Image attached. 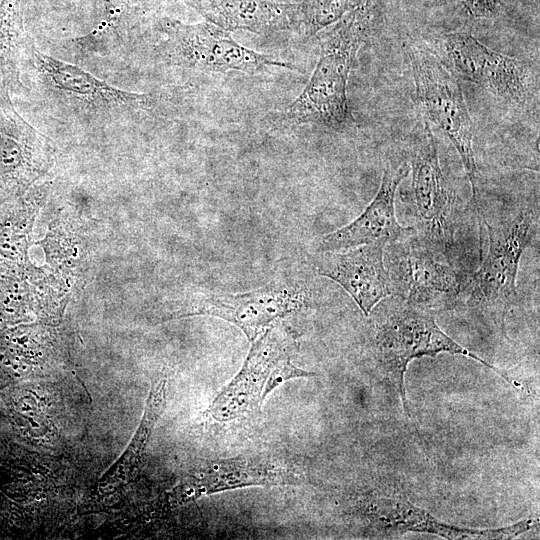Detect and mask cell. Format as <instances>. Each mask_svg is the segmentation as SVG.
<instances>
[{"mask_svg":"<svg viewBox=\"0 0 540 540\" xmlns=\"http://www.w3.org/2000/svg\"><path fill=\"white\" fill-rule=\"evenodd\" d=\"M372 19L370 0L342 16L320 41L317 64L302 92L282 112L287 126L315 124L342 129L352 121L347 98L349 73Z\"/></svg>","mask_w":540,"mask_h":540,"instance_id":"cell-1","label":"cell"},{"mask_svg":"<svg viewBox=\"0 0 540 540\" xmlns=\"http://www.w3.org/2000/svg\"><path fill=\"white\" fill-rule=\"evenodd\" d=\"M372 352L382 373L397 391L409 415L404 377L409 363L424 356L450 353L470 357L497 372L506 374L461 346L436 323L429 310L411 305L395 296L382 299L370 312Z\"/></svg>","mask_w":540,"mask_h":540,"instance_id":"cell-2","label":"cell"},{"mask_svg":"<svg viewBox=\"0 0 540 540\" xmlns=\"http://www.w3.org/2000/svg\"><path fill=\"white\" fill-rule=\"evenodd\" d=\"M537 218L536 212L525 209L502 222H482L487 251L480 253V266L464 290L469 304L501 329L516 300L520 258L535 235Z\"/></svg>","mask_w":540,"mask_h":540,"instance_id":"cell-3","label":"cell"},{"mask_svg":"<svg viewBox=\"0 0 540 540\" xmlns=\"http://www.w3.org/2000/svg\"><path fill=\"white\" fill-rule=\"evenodd\" d=\"M298 349L294 332L276 320L256 338L237 375L213 400L209 413L219 422L254 414L267 395L293 378L315 374L295 367L291 358Z\"/></svg>","mask_w":540,"mask_h":540,"instance_id":"cell-4","label":"cell"},{"mask_svg":"<svg viewBox=\"0 0 540 540\" xmlns=\"http://www.w3.org/2000/svg\"><path fill=\"white\" fill-rule=\"evenodd\" d=\"M161 31L165 39L159 54L171 66L205 73H262L269 67L296 71L291 63L277 60L236 42L228 31L209 22L185 24L163 18Z\"/></svg>","mask_w":540,"mask_h":540,"instance_id":"cell-5","label":"cell"},{"mask_svg":"<svg viewBox=\"0 0 540 540\" xmlns=\"http://www.w3.org/2000/svg\"><path fill=\"white\" fill-rule=\"evenodd\" d=\"M416 96L426 117L442 130L456 148L478 205L477 166L470 114L458 80L427 50L406 47Z\"/></svg>","mask_w":540,"mask_h":540,"instance_id":"cell-6","label":"cell"},{"mask_svg":"<svg viewBox=\"0 0 540 540\" xmlns=\"http://www.w3.org/2000/svg\"><path fill=\"white\" fill-rule=\"evenodd\" d=\"M384 265L390 295L429 311L452 306L466 285L448 258L421 242L415 230L384 246Z\"/></svg>","mask_w":540,"mask_h":540,"instance_id":"cell-7","label":"cell"},{"mask_svg":"<svg viewBox=\"0 0 540 540\" xmlns=\"http://www.w3.org/2000/svg\"><path fill=\"white\" fill-rule=\"evenodd\" d=\"M23 64H29L37 81L53 99L84 115L122 116L149 110L150 94L125 91L100 80L84 69L40 51L28 39Z\"/></svg>","mask_w":540,"mask_h":540,"instance_id":"cell-8","label":"cell"},{"mask_svg":"<svg viewBox=\"0 0 540 540\" xmlns=\"http://www.w3.org/2000/svg\"><path fill=\"white\" fill-rule=\"evenodd\" d=\"M409 167L415 234L426 246L447 257L454 243L455 198L440 167L436 141L427 123L412 141Z\"/></svg>","mask_w":540,"mask_h":540,"instance_id":"cell-9","label":"cell"},{"mask_svg":"<svg viewBox=\"0 0 540 540\" xmlns=\"http://www.w3.org/2000/svg\"><path fill=\"white\" fill-rule=\"evenodd\" d=\"M311 305L312 294L304 283L276 280L239 294H205L195 299L183 315H210L224 319L254 341L278 318Z\"/></svg>","mask_w":540,"mask_h":540,"instance_id":"cell-10","label":"cell"},{"mask_svg":"<svg viewBox=\"0 0 540 540\" xmlns=\"http://www.w3.org/2000/svg\"><path fill=\"white\" fill-rule=\"evenodd\" d=\"M54 146L15 109L0 89V188L27 186L52 165Z\"/></svg>","mask_w":540,"mask_h":540,"instance_id":"cell-11","label":"cell"},{"mask_svg":"<svg viewBox=\"0 0 540 540\" xmlns=\"http://www.w3.org/2000/svg\"><path fill=\"white\" fill-rule=\"evenodd\" d=\"M455 70L506 102L523 103L528 94L525 68L515 58L496 52L468 33H450L444 41Z\"/></svg>","mask_w":540,"mask_h":540,"instance_id":"cell-12","label":"cell"},{"mask_svg":"<svg viewBox=\"0 0 540 540\" xmlns=\"http://www.w3.org/2000/svg\"><path fill=\"white\" fill-rule=\"evenodd\" d=\"M409 171L405 161L396 167L388 165L371 203L351 223L323 236L317 251H340L372 243L386 245L412 233L414 228L401 226L395 212L398 186Z\"/></svg>","mask_w":540,"mask_h":540,"instance_id":"cell-13","label":"cell"},{"mask_svg":"<svg viewBox=\"0 0 540 540\" xmlns=\"http://www.w3.org/2000/svg\"><path fill=\"white\" fill-rule=\"evenodd\" d=\"M384 246L372 243L346 250L318 252L315 258L318 273L342 286L366 316L382 299L390 296Z\"/></svg>","mask_w":540,"mask_h":540,"instance_id":"cell-14","label":"cell"},{"mask_svg":"<svg viewBox=\"0 0 540 540\" xmlns=\"http://www.w3.org/2000/svg\"><path fill=\"white\" fill-rule=\"evenodd\" d=\"M368 518L382 531L434 534L449 540L512 539L530 530L535 522L524 519L496 529H470L441 522L432 514L401 497H374L368 502Z\"/></svg>","mask_w":540,"mask_h":540,"instance_id":"cell-15","label":"cell"},{"mask_svg":"<svg viewBox=\"0 0 540 540\" xmlns=\"http://www.w3.org/2000/svg\"><path fill=\"white\" fill-rule=\"evenodd\" d=\"M207 22L228 32L239 29L264 35L304 31L303 3L271 0H186Z\"/></svg>","mask_w":540,"mask_h":540,"instance_id":"cell-16","label":"cell"},{"mask_svg":"<svg viewBox=\"0 0 540 540\" xmlns=\"http://www.w3.org/2000/svg\"><path fill=\"white\" fill-rule=\"evenodd\" d=\"M295 475L287 467L264 457H242L212 461L186 484L182 497L202 495L248 486L293 484Z\"/></svg>","mask_w":540,"mask_h":540,"instance_id":"cell-17","label":"cell"},{"mask_svg":"<svg viewBox=\"0 0 540 540\" xmlns=\"http://www.w3.org/2000/svg\"><path fill=\"white\" fill-rule=\"evenodd\" d=\"M167 381L162 378L151 386L142 420L119 459L100 477L97 491L107 495L129 484L137 475L141 459L156 421L163 412Z\"/></svg>","mask_w":540,"mask_h":540,"instance_id":"cell-18","label":"cell"},{"mask_svg":"<svg viewBox=\"0 0 540 540\" xmlns=\"http://www.w3.org/2000/svg\"><path fill=\"white\" fill-rule=\"evenodd\" d=\"M28 39L24 0H0V89L10 94L28 91L22 80V61Z\"/></svg>","mask_w":540,"mask_h":540,"instance_id":"cell-19","label":"cell"},{"mask_svg":"<svg viewBox=\"0 0 540 540\" xmlns=\"http://www.w3.org/2000/svg\"><path fill=\"white\" fill-rule=\"evenodd\" d=\"M367 0H308L304 2V31L313 34L338 21Z\"/></svg>","mask_w":540,"mask_h":540,"instance_id":"cell-20","label":"cell"},{"mask_svg":"<svg viewBox=\"0 0 540 540\" xmlns=\"http://www.w3.org/2000/svg\"><path fill=\"white\" fill-rule=\"evenodd\" d=\"M466 9L475 17H483L491 14L501 0H463Z\"/></svg>","mask_w":540,"mask_h":540,"instance_id":"cell-21","label":"cell"},{"mask_svg":"<svg viewBox=\"0 0 540 540\" xmlns=\"http://www.w3.org/2000/svg\"><path fill=\"white\" fill-rule=\"evenodd\" d=\"M60 4L69 6L72 3V0H57Z\"/></svg>","mask_w":540,"mask_h":540,"instance_id":"cell-22","label":"cell"}]
</instances>
